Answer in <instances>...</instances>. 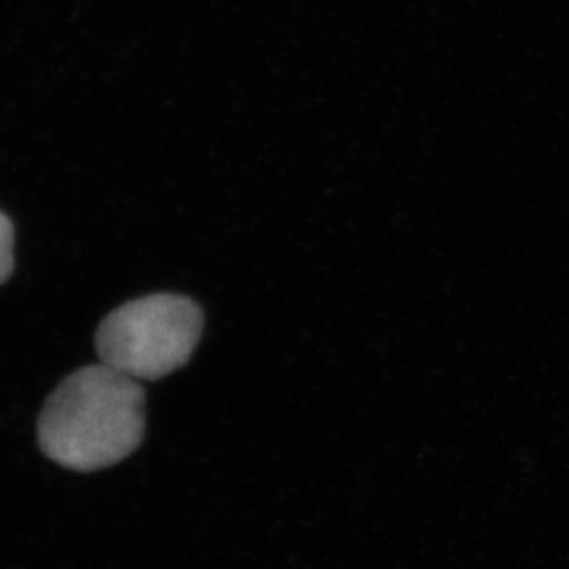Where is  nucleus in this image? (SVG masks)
I'll use <instances>...</instances> for the list:
<instances>
[{
    "label": "nucleus",
    "mask_w": 569,
    "mask_h": 569,
    "mask_svg": "<svg viewBox=\"0 0 569 569\" xmlns=\"http://www.w3.org/2000/svg\"><path fill=\"white\" fill-rule=\"evenodd\" d=\"M146 395L139 381L111 367L72 372L47 398L38 420L44 456L76 472L113 467L144 439Z\"/></svg>",
    "instance_id": "f257e3e1"
},
{
    "label": "nucleus",
    "mask_w": 569,
    "mask_h": 569,
    "mask_svg": "<svg viewBox=\"0 0 569 569\" xmlns=\"http://www.w3.org/2000/svg\"><path fill=\"white\" fill-rule=\"evenodd\" d=\"M13 242H16V234H13L10 218L4 212H0V284H4L6 280L10 279L16 268Z\"/></svg>",
    "instance_id": "7ed1b4c3"
},
{
    "label": "nucleus",
    "mask_w": 569,
    "mask_h": 569,
    "mask_svg": "<svg viewBox=\"0 0 569 569\" xmlns=\"http://www.w3.org/2000/svg\"><path fill=\"white\" fill-rule=\"evenodd\" d=\"M203 322L201 308L190 297H140L100 322L94 339L98 358L133 380H161L189 363Z\"/></svg>",
    "instance_id": "f03ea898"
}]
</instances>
